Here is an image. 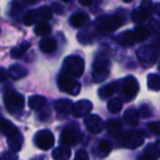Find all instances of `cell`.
<instances>
[{"mask_svg":"<svg viewBox=\"0 0 160 160\" xmlns=\"http://www.w3.org/2000/svg\"><path fill=\"white\" fill-rule=\"evenodd\" d=\"M85 70V62L78 56H68L64 60V71L68 77L79 78Z\"/></svg>","mask_w":160,"mask_h":160,"instance_id":"obj_1","label":"cell"},{"mask_svg":"<svg viewBox=\"0 0 160 160\" xmlns=\"http://www.w3.org/2000/svg\"><path fill=\"white\" fill-rule=\"evenodd\" d=\"M6 109L11 114H17L23 109L24 107V98L20 93L9 89L5 92L3 97Z\"/></svg>","mask_w":160,"mask_h":160,"instance_id":"obj_2","label":"cell"},{"mask_svg":"<svg viewBox=\"0 0 160 160\" xmlns=\"http://www.w3.org/2000/svg\"><path fill=\"white\" fill-rule=\"evenodd\" d=\"M52 18V10L48 7H41L38 10H31L27 12L23 18V22L27 25H32L35 22H46L47 20Z\"/></svg>","mask_w":160,"mask_h":160,"instance_id":"obj_3","label":"cell"},{"mask_svg":"<svg viewBox=\"0 0 160 160\" xmlns=\"http://www.w3.org/2000/svg\"><path fill=\"white\" fill-rule=\"evenodd\" d=\"M109 65L110 60L105 56L101 55L96 58L93 62V79L96 82L103 81L109 75Z\"/></svg>","mask_w":160,"mask_h":160,"instance_id":"obj_4","label":"cell"},{"mask_svg":"<svg viewBox=\"0 0 160 160\" xmlns=\"http://www.w3.org/2000/svg\"><path fill=\"white\" fill-rule=\"evenodd\" d=\"M96 23L98 24V28L101 31L113 32L124 23V20L118 14H114V16L102 17V18L98 19Z\"/></svg>","mask_w":160,"mask_h":160,"instance_id":"obj_5","label":"cell"},{"mask_svg":"<svg viewBox=\"0 0 160 160\" xmlns=\"http://www.w3.org/2000/svg\"><path fill=\"white\" fill-rule=\"evenodd\" d=\"M58 88L62 92L71 94V96H77L80 92V83L77 80L66 75H60L57 80Z\"/></svg>","mask_w":160,"mask_h":160,"instance_id":"obj_6","label":"cell"},{"mask_svg":"<svg viewBox=\"0 0 160 160\" xmlns=\"http://www.w3.org/2000/svg\"><path fill=\"white\" fill-rule=\"evenodd\" d=\"M83 135L76 125H70L66 127L60 136V142L67 146H75L81 142Z\"/></svg>","mask_w":160,"mask_h":160,"instance_id":"obj_7","label":"cell"},{"mask_svg":"<svg viewBox=\"0 0 160 160\" xmlns=\"http://www.w3.org/2000/svg\"><path fill=\"white\" fill-rule=\"evenodd\" d=\"M144 133L142 131H129L122 136V146L134 149L144 144Z\"/></svg>","mask_w":160,"mask_h":160,"instance_id":"obj_8","label":"cell"},{"mask_svg":"<svg viewBox=\"0 0 160 160\" xmlns=\"http://www.w3.org/2000/svg\"><path fill=\"white\" fill-rule=\"evenodd\" d=\"M34 140H35V144L38 148L43 149V150H48L55 144V138H54V135L52 134V132L49 131H40L36 133L35 137H34Z\"/></svg>","mask_w":160,"mask_h":160,"instance_id":"obj_9","label":"cell"},{"mask_svg":"<svg viewBox=\"0 0 160 160\" xmlns=\"http://www.w3.org/2000/svg\"><path fill=\"white\" fill-rule=\"evenodd\" d=\"M138 90H139V85L136 78H134L133 76H128L125 78L123 81L122 91L127 100H132L133 98H135L136 94L138 93Z\"/></svg>","mask_w":160,"mask_h":160,"instance_id":"obj_10","label":"cell"},{"mask_svg":"<svg viewBox=\"0 0 160 160\" xmlns=\"http://www.w3.org/2000/svg\"><path fill=\"white\" fill-rule=\"evenodd\" d=\"M137 58L142 66L149 67L155 64L157 60V53L151 47L144 46L137 51Z\"/></svg>","mask_w":160,"mask_h":160,"instance_id":"obj_11","label":"cell"},{"mask_svg":"<svg viewBox=\"0 0 160 160\" xmlns=\"http://www.w3.org/2000/svg\"><path fill=\"white\" fill-rule=\"evenodd\" d=\"M153 9V3L151 1H142L139 9L134 11L133 13V21L134 22H142L145 21Z\"/></svg>","mask_w":160,"mask_h":160,"instance_id":"obj_12","label":"cell"},{"mask_svg":"<svg viewBox=\"0 0 160 160\" xmlns=\"http://www.w3.org/2000/svg\"><path fill=\"white\" fill-rule=\"evenodd\" d=\"M85 125L87 129L92 134H99L103 129V122L100 116L89 114L85 118Z\"/></svg>","mask_w":160,"mask_h":160,"instance_id":"obj_13","label":"cell"},{"mask_svg":"<svg viewBox=\"0 0 160 160\" xmlns=\"http://www.w3.org/2000/svg\"><path fill=\"white\" fill-rule=\"evenodd\" d=\"M92 110V103L88 100H81L79 102L75 103L72 107V114L76 118H82L88 116Z\"/></svg>","mask_w":160,"mask_h":160,"instance_id":"obj_14","label":"cell"},{"mask_svg":"<svg viewBox=\"0 0 160 160\" xmlns=\"http://www.w3.org/2000/svg\"><path fill=\"white\" fill-rule=\"evenodd\" d=\"M47 101L44 97L41 96H33L29 99V107L30 109L34 110V111L42 112L43 110L46 108Z\"/></svg>","mask_w":160,"mask_h":160,"instance_id":"obj_15","label":"cell"},{"mask_svg":"<svg viewBox=\"0 0 160 160\" xmlns=\"http://www.w3.org/2000/svg\"><path fill=\"white\" fill-rule=\"evenodd\" d=\"M40 48L41 51H43L44 53H54L57 49V43L51 36H46L43 38L40 42Z\"/></svg>","mask_w":160,"mask_h":160,"instance_id":"obj_16","label":"cell"},{"mask_svg":"<svg viewBox=\"0 0 160 160\" xmlns=\"http://www.w3.org/2000/svg\"><path fill=\"white\" fill-rule=\"evenodd\" d=\"M55 110L57 111V113L59 114H68L72 111L73 103L70 100L67 99H62V100H57L55 102Z\"/></svg>","mask_w":160,"mask_h":160,"instance_id":"obj_17","label":"cell"},{"mask_svg":"<svg viewBox=\"0 0 160 160\" xmlns=\"http://www.w3.org/2000/svg\"><path fill=\"white\" fill-rule=\"evenodd\" d=\"M0 131L3 135L7 136V138L12 137V136L19 133L17 127L7 120H0Z\"/></svg>","mask_w":160,"mask_h":160,"instance_id":"obj_18","label":"cell"},{"mask_svg":"<svg viewBox=\"0 0 160 160\" xmlns=\"http://www.w3.org/2000/svg\"><path fill=\"white\" fill-rule=\"evenodd\" d=\"M88 20H89L88 14L83 13V12H77L73 16H71L69 22H70V24L73 28H80L82 27V25H85L88 22Z\"/></svg>","mask_w":160,"mask_h":160,"instance_id":"obj_19","label":"cell"},{"mask_svg":"<svg viewBox=\"0 0 160 160\" xmlns=\"http://www.w3.org/2000/svg\"><path fill=\"white\" fill-rule=\"evenodd\" d=\"M71 156V151L68 147H57L52 152V157L54 160H69Z\"/></svg>","mask_w":160,"mask_h":160,"instance_id":"obj_20","label":"cell"},{"mask_svg":"<svg viewBox=\"0 0 160 160\" xmlns=\"http://www.w3.org/2000/svg\"><path fill=\"white\" fill-rule=\"evenodd\" d=\"M118 42L122 46H131L135 42V38H134V32L133 31H125L121 33L118 36Z\"/></svg>","mask_w":160,"mask_h":160,"instance_id":"obj_21","label":"cell"},{"mask_svg":"<svg viewBox=\"0 0 160 160\" xmlns=\"http://www.w3.org/2000/svg\"><path fill=\"white\" fill-rule=\"evenodd\" d=\"M28 70L24 68V67L20 66V65H13L9 68L8 70V75L9 77H11L12 79L17 80V79H21L24 76H27Z\"/></svg>","mask_w":160,"mask_h":160,"instance_id":"obj_22","label":"cell"},{"mask_svg":"<svg viewBox=\"0 0 160 160\" xmlns=\"http://www.w3.org/2000/svg\"><path fill=\"white\" fill-rule=\"evenodd\" d=\"M22 144H23V138H22V136L20 135V133L16 134V135L12 136V137L8 138L9 148L11 149V151H13V152H17V151L20 150L21 147H22Z\"/></svg>","mask_w":160,"mask_h":160,"instance_id":"obj_23","label":"cell"},{"mask_svg":"<svg viewBox=\"0 0 160 160\" xmlns=\"http://www.w3.org/2000/svg\"><path fill=\"white\" fill-rule=\"evenodd\" d=\"M118 83L116 82V81H114V82H112V83H109V85L104 86V87L99 91V96L102 99L109 98V97L113 96V94L118 91Z\"/></svg>","mask_w":160,"mask_h":160,"instance_id":"obj_24","label":"cell"},{"mask_svg":"<svg viewBox=\"0 0 160 160\" xmlns=\"http://www.w3.org/2000/svg\"><path fill=\"white\" fill-rule=\"evenodd\" d=\"M124 120L128 125H137L139 120V113L135 109H128L124 113Z\"/></svg>","mask_w":160,"mask_h":160,"instance_id":"obj_25","label":"cell"},{"mask_svg":"<svg viewBox=\"0 0 160 160\" xmlns=\"http://www.w3.org/2000/svg\"><path fill=\"white\" fill-rule=\"evenodd\" d=\"M150 35V30L146 27H138L134 31V38L137 42H144Z\"/></svg>","mask_w":160,"mask_h":160,"instance_id":"obj_26","label":"cell"},{"mask_svg":"<svg viewBox=\"0 0 160 160\" xmlns=\"http://www.w3.org/2000/svg\"><path fill=\"white\" fill-rule=\"evenodd\" d=\"M122 128H123L122 123H121V121H118V120H111L107 123L108 132L113 136H118V134L121 133Z\"/></svg>","mask_w":160,"mask_h":160,"instance_id":"obj_27","label":"cell"},{"mask_svg":"<svg viewBox=\"0 0 160 160\" xmlns=\"http://www.w3.org/2000/svg\"><path fill=\"white\" fill-rule=\"evenodd\" d=\"M147 86L150 90L158 91L160 90V76L157 73H150L147 77Z\"/></svg>","mask_w":160,"mask_h":160,"instance_id":"obj_28","label":"cell"},{"mask_svg":"<svg viewBox=\"0 0 160 160\" xmlns=\"http://www.w3.org/2000/svg\"><path fill=\"white\" fill-rule=\"evenodd\" d=\"M34 32L38 35L46 38L47 35H49L52 33V27L47 22H41L38 24H36V27L34 28Z\"/></svg>","mask_w":160,"mask_h":160,"instance_id":"obj_29","label":"cell"},{"mask_svg":"<svg viewBox=\"0 0 160 160\" xmlns=\"http://www.w3.org/2000/svg\"><path fill=\"white\" fill-rule=\"evenodd\" d=\"M157 157H158V153L155 149V146L149 145L146 150H145V152L142 153L138 157L137 160H157Z\"/></svg>","mask_w":160,"mask_h":160,"instance_id":"obj_30","label":"cell"},{"mask_svg":"<svg viewBox=\"0 0 160 160\" xmlns=\"http://www.w3.org/2000/svg\"><path fill=\"white\" fill-rule=\"evenodd\" d=\"M30 48V43L25 42L22 43L20 46L16 47L11 51V57L12 58H20L21 56H23V54Z\"/></svg>","mask_w":160,"mask_h":160,"instance_id":"obj_31","label":"cell"},{"mask_svg":"<svg viewBox=\"0 0 160 160\" xmlns=\"http://www.w3.org/2000/svg\"><path fill=\"white\" fill-rule=\"evenodd\" d=\"M108 110L111 113H118L122 110V102L118 99H112L108 103Z\"/></svg>","mask_w":160,"mask_h":160,"instance_id":"obj_32","label":"cell"},{"mask_svg":"<svg viewBox=\"0 0 160 160\" xmlns=\"http://www.w3.org/2000/svg\"><path fill=\"white\" fill-rule=\"evenodd\" d=\"M98 149H99V155H100L101 157H105V156H107L108 153H110V151H111V145L108 142H105V140H103V142H100Z\"/></svg>","mask_w":160,"mask_h":160,"instance_id":"obj_33","label":"cell"},{"mask_svg":"<svg viewBox=\"0 0 160 160\" xmlns=\"http://www.w3.org/2000/svg\"><path fill=\"white\" fill-rule=\"evenodd\" d=\"M147 129L152 135H160V122H151L147 125Z\"/></svg>","mask_w":160,"mask_h":160,"instance_id":"obj_34","label":"cell"},{"mask_svg":"<svg viewBox=\"0 0 160 160\" xmlns=\"http://www.w3.org/2000/svg\"><path fill=\"white\" fill-rule=\"evenodd\" d=\"M75 160H89V155L86 150H78L75 155Z\"/></svg>","mask_w":160,"mask_h":160,"instance_id":"obj_35","label":"cell"},{"mask_svg":"<svg viewBox=\"0 0 160 160\" xmlns=\"http://www.w3.org/2000/svg\"><path fill=\"white\" fill-rule=\"evenodd\" d=\"M139 113V116H144V118H148V116H150V110H149V108L147 107V105H142V108H140V111L138 112Z\"/></svg>","mask_w":160,"mask_h":160,"instance_id":"obj_36","label":"cell"},{"mask_svg":"<svg viewBox=\"0 0 160 160\" xmlns=\"http://www.w3.org/2000/svg\"><path fill=\"white\" fill-rule=\"evenodd\" d=\"M8 72L6 69L3 68H0V82H5L6 80L8 79Z\"/></svg>","mask_w":160,"mask_h":160,"instance_id":"obj_37","label":"cell"},{"mask_svg":"<svg viewBox=\"0 0 160 160\" xmlns=\"http://www.w3.org/2000/svg\"><path fill=\"white\" fill-rule=\"evenodd\" d=\"M53 6L54 7H57V9H54V11L56 12V13H58V14H62V8L60 7V5L59 3H53Z\"/></svg>","mask_w":160,"mask_h":160,"instance_id":"obj_38","label":"cell"},{"mask_svg":"<svg viewBox=\"0 0 160 160\" xmlns=\"http://www.w3.org/2000/svg\"><path fill=\"white\" fill-rule=\"evenodd\" d=\"M153 11L158 17H160V2L157 3V5H153Z\"/></svg>","mask_w":160,"mask_h":160,"instance_id":"obj_39","label":"cell"},{"mask_svg":"<svg viewBox=\"0 0 160 160\" xmlns=\"http://www.w3.org/2000/svg\"><path fill=\"white\" fill-rule=\"evenodd\" d=\"M79 3L81 6H91L92 1H83V0H81V1H79Z\"/></svg>","mask_w":160,"mask_h":160,"instance_id":"obj_40","label":"cell"},{"mask_svg":"<svg viewBox=\"0 0 160 160\" xmlns=\"http://www.w3.org/2000/svg\"><path fill=\"white\" fill-rule=\"evenodd\" d=\"M155 149H156V151H157L158 156H160V140L155 145Z\"/></svg>","mask_w":160,"mask_h":160,"instance_id":"obj_41","label":"cell"},{"mask_svg":"<svg viewBox=\"0 0 160 160\" xmlns=\"http://www.w3.org/2000/svg\"><path fill=\"white\" fill-rule=\"evenodd\" d=\"M159 70H160V65H159Z\"/></svg>","mask_w":160,"mask_h":160,"instance_id":"obj_42","label":"cell"}]
</instances>
